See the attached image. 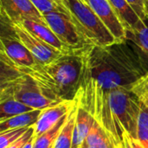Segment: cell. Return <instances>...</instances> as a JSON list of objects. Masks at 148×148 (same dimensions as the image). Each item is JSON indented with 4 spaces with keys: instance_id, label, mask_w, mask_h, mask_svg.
I'll use <instances>...</instances> for the list:
<instances>
[{
    "instance_id": "1",
    "label": "cell",
    "mask_w": 148,
    "mask_h": 148,
    "mask_svg": "<svg viewBox=\"0 0 148 148\" xmlns=\"http://www.w3.org/2000/svg\"><path fill=\"white\" fill-rule=\"evenodd\" d=\"M83 71L107 91L131 86L147 73L148 68L126 40L90 47L85 52Z\"/></svg>"
},
{
    "instance_id": "2",
    "label": "cell",
    "mask_w": 148,
    "mask_h": 148,
    "mask_svg": "<svg viewBox=\"0 0 148 148\" xmlns=\"http://www.w3.org/2000/svg\"><path fill=\"white\" fill-rule=\"evenodd\" d=\"M86 51L62 54L48 64L20 69L36 82L48 98L61 102L73 99L75 95L84 69Z\"/></svg>"
},
{
    "instance_id": "3",
    "label": "cell",
    "mask_w": 148,
    "mask_h": 148,
    "mask_svg": "<svg viewBox=\"0 0 148 148\" xmlns=\"http://www.w3.org/2000/svg\"><path fill=\"white\" fill-rule=\"evenodd\" d=\"M0 97H12L35 109L42 110L59 102L48 98L36 82L0 52Z\"/></svg>"
},
{
    "instance_id": "4",
    "label": "cell",
    "mask_w": 148,
    "mask_h": 148,
    "mask_svg": "<svg viewBox=\"0 0 148 148\" xmlns=\"http://www.w3.org/2000/svg\"><path fill=\"white\" fill-rule=\"evenodd\" d=\"M60 1L67 14L89 43L95 46H107L117 42L87 2L82 0Z\"/></svg>"
},
{
    "instance_id": "5",
    "label": "cell",
    "mask_w": 148,
    "mask_h": 148,
    "mask_svg": "<svg viewBox=\"0 0 148 148\" xmlns=\"http://www.w3.org/2000/svg\"><path fill=\"white\" fill-rule=\"evenodd\" d=\"M42 16L56 36L72 51L83 52L94 46L87 41L68 14L53 11Z\"/></svg>"
},
{
    "instance_id": "6",
    "label": "cell",
    "mask_w": 148,
    "mask_h": 148,
    "mask_svg": "<svg viewBox=\"0 0 148 148\" xmlns=\"http://www.w3.org/2000/svg\"><path fill=\"white\" fill-rule=\"evenodd\" d=\"M1 49L0 52L14 64L22 69H32L37 62L29 50L16 36L10 22L1 18Z\"/></svg>"
},
{
    "instance_id": "7",
    "label": "cell",
    "mask_w": 148,
    "mask_h": 148,
    "mask_svg": "<svg viewBox=\"0 0 148 148\" xmlns=\"http://www.w3.org/2000/svg\"><path fill=\"white\" fill-rule=\"evenodd\" d=\"M10 23L11 24L17 38L29 50V52L35 57L37 64H48L63 54L59 50L56 49L55 48H53L52 46L49 45L48 43L44 42L43 41L40 40L36 36H35L20 23L10 22Z\"/></svg>"
},
{
    "instance_id": "8",
    "label": "cell",
    "mask_w": 148,
    "mask_h": 148,
    "mask_svg": "<svg viewBox=\"0 0 148 148\" xmlns=\"http://www.w3.org/2000/svg\"><path fill=\"white\" fill-rule=\"evenodd\" d=\"M0 10L1 17L10 23H19L23 19L46 23L30 0H0Z\"/></svg>"
},
{
    "instance_id": "9",
    "label": "cell",
    "mask_w": 148,
    "mask_h": 148,
    "mask_svg": "<svg viewBox=\"0 0 148 148\" xmlns=\"http://www.w3.org/2000/svg\"><path fill=\"white\" fill-rule=\"evenodd\" d=\"M75 99H66L57 104L49 106L41 111L36 123L34 125V137L37 138L52 129L62 118L67 115L75 107Z\"/></svg>"
},
{
    "instance_id": "10",
    "label": "cell",
    "mask_w": 148,
    "mask_h": 148,
    "mask_svg": "<svg viewBox=\"0 0 148 148\" xmlns=\"http://www.w3.org/2000/svg\"><path fill=\"white\" fill-rule=\"evenodd\" d=\"M87 3L113 34L117 42L127 40V30L108 0H87Z\"/></svg>"
},
{
    "instance_id": "11",
    "label": "cell",
    "mask_w": 148,
    "mask_h": 148,
    "mask_svg": "<svg viewBox=\"0 0 148 148\" xmlns=\"http://www.w3.org/2000/svg\"><path fill=\"white\" fill-rule=\"evenodd\" d=\"M16 23H20L35 36L48 43L49 45L52 46L60 52L63 54L74 52L56 36V35L53 32V30L46 23L37 22L30 19H23L22 21Z\"/></svg>"
},
{
    "instance_id": "12",
    "label": "cell",
    "mask_w": 148,
    "mask_h": 148,
    "mask_svg": "<svg viewBox=\"0 0 148 148\" xmlns=\"http://www.w3.org/2000/svg\"><path fill=\"white\" fill-rule=\"evenodd\" d=\"M127 41L148 68V17L133 29L127 31Z\"/></svg>"
},
{
    "instance_id": "13",
    "label": "cell",
    "mask_w": 148,
    "mask_h": 148,
    "mask_svg": "<svg viewBox=\"0 0 148 148\" xmlns=\"http://www.w3.org/2000/svg\"><path fill=\"white\" fill-rule=\"evenodd\" d=\"M94 122L95 119L85 109L78 105L77 119L74 131L72 148H80L82 147L88 135Z\"/></svg>"
},
{
    "instance_id": "14",
    "label": "cell",
    "mask_w": 148,
    "mask_h": 148,
    "mask_svg": "<svg viewBox=\"0 0 148 148\" xmlns=\"http://www.w3.org/2000/svg\"><path fill=\"white\" fill-rule=\"evenodd\" d=\"M108 1L127 31L134 29L140 23V17L127 0Z\"/></svg>"
},
{
    "instance_id": "15",
    "label": "cell",
    "mask_w": 148,
    "mask_h": 148,
    "mask_svg": "<svg viewBox=\"0 0 148 148\" xmlns=\"http://www.w3.org/2000/svg\"><path fill=\"white\" fill-rule=\"evenodd\" d=\"M77 109H78V104L76 101L75 107L69 112L66 122L63 125L62 128L61 129L55 141L53 148H72L74 131H75V127L77 119Z\"/></svg>"
},
{
    "instance_id": "16",
    "label": "cell",
    "mask_w": 148,
    "mask_h": 148,
    "mask_svg": "<svg viewBox=\"0 0 148 148\" xmlns=\"http://www.w3.org/2000/svg\"><path fill=\"white\" fill-rule=\"evenodd\" d=\"M41 111L42 110L40 109H35L33 111L21 114L0 121V132H4L14 128L33 127L36 123Z\"/></svg>"
},
{
    "instance_id": "17",
    "label": "cell",
    "mask_w": 148,
    "mask_h": 148,
    "mask_svg": "<svg viewBox=\"0 0 148 148\" xmlns=\"http://www.w3.org/2000/svg\"><path fill=\"white\" fill-rule=\"evenodd\" d=\"M33 110L35 108L12 97H0V121Z\"/></svg>"
},
{
    "instance_id": "18",
    "label": "cell",
    "mask_w": 148,
    "mask_h": 148,
    "mask_svg": "<svg viewBox=\"0 0 148 148\" xmlns=\"http://www.w3.org/2000/svg\"><path fill=\"white\" fill-rule=\"evenodd\" d=\"M69 114L67 115H65L63 118H62L60 120V121L52 129L49 130L48 132L44 133L43 134L40 135L39 137L35 138L33 148H53L55 141H56L61 129L62 128L63 125L66 122Z\"/></svg>"
},
{
    "instance_id": "19",
    "label": "cell",
    "mask_w": 148,
    "mask_h": 148,
    "mask_svg": "<svg viewBox=\"0 0 148 148\" xmlns=\"http://www.w3.org/2000/svg\"><path fill=\"white\" fill-rule=\"evenodd\" d=\"M140 112L138 120L137 140L144 148H148V108L140 102Z\"/></svg>"
},
{
    "instance_id": "20",
    "label": "cell",
    "mask_w": 148,
    "mask_h": 148,
    "mask_svg": "<svg viewBox=\"0 0 148 148\" xmlns=\"http://www.w3.org/2000/svg\"><path fill=\"white\" fill-rule=\"evenodd\" d=\"M131 91L148 108V72L131 85Z\"/></svg>"
},
{
    "instance_id": "21",
    "label": "cell",
    "mask_w": 148,
    "mask_h": 148,
    "mask_svg": "<svg viewBox=\"0 0 148 148\" xmlns=\"http://www.w3.org/2000/svg\"><path fill=\"white\" fill-rule=\"evenodd\" d=\"M37 10L42 14H47L53 11H60L66 13V10L60 0H30Z\"/></svg>"
},
{
    "instance_id": "22",
    "label": "cell",
    "mask_w": 148,
    "mask_h": 148,
    "mask_svg": "<svg viewBox=\"0 0 148 148\" xmlns=\"http://www.w3.org/2000/svg\"><path fill=\"white\" fill-rule=\"evenodd\" d=\"M31 127L9 129L4 132H0V148L8 147L13 142L21 138Z\"/></svg>"
},
{
    "instance_id": "23",
    "label": "cell",
    "mask_w": 148,
    "mask_h": 148,
    "mask_svg": "<svg viewBox=\"0 0 148 148\" xmlns=\"http://www.w3.org/2000/svg\"><path fill=\"white\" fill-rule=\"evenodd\" d=\"M141 20L148 17V0H127Z\"/></svg>"
},
{
    "instance_id": "24",
    "label": "cell",
    "mask_w": 148,
    "mask_h": 148,
    "mask_svg": "<svg viewBox=\"0 0 148 148\" xmlns=\"http://www.w3.org/2000/svg\"><path fill=\"white\" fill-rule=\"evenodd\" d=\"M33 136H34V126L31 127L21 138H19L17 140H16L6 148H23V147L29 142V140Z\"/></svg>"
},
{
    "instance_id": "25",
    "label": "cell",
    "mask_w": 148,
    "mask_h": 148,
    "mask_svg": "<svg viewBox=\"0 0 148 148\" xmlns=\"http://www.w3.org/2000/svg\"><path fill=\"white\" fill-rule=\"evenodd\" d=\"M121 148H134V147L131 144V141H130V135L127 133L125 134L124 142H123V145H122Z\"/></svg>"
},
{
    "instance_id": "26",
    "label": "cell",
    "mask_w": 148,
    "mask_h": 148,
    "mask_svg": "<svg viewBox=\"0 0 148 148\" xmlns=\"http://www.w3.org/2000/svg\"><path fill=\"white\" fill-rule=\"evenodd\" d=\"M34 141H35V137L33 136L29 140V142L23 147V148H33V145H34Z\"/></svg>"
},
{
    "instance_id": "27",
    "label": "cell",
    "mask_w": 148,
    "mask_h": 148,
    "mask_svg": "<svg viewBox=\"0 0 148 148\" xmlns=\"http://www.w3.org/2000/svg\"><path fill=\"white\" fill-rule=\"evenodd\" d=\"M82 1H85V2H87V0H82Z\"/></svg>"
}]
</instances>
